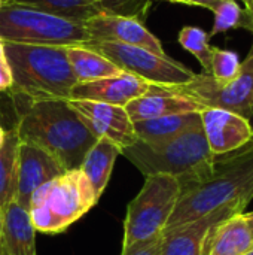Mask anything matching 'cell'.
Returning <instances> with one entry per match:
<instances>
[{
    "label": "cell",
    "mask_w": 253,
    "mask_h": 255,
    "mask_svg": "<svg viewBox=\"0 0 253 255\" xmlns=\"http://www.w3.org/2000/svg\"><path fill=\"white\" fill-rule=\"evenodd\" d=\"M237 1H242L243 7L248 9L251 13H253V0H237Z\"/></svg>",
    "instance_id": "f546056e"
},
{
    "label": "cell",
    "mask_w": 253,
    "mask_h": 255,
    "mask_svg": "<svg viewBox=\"0 0 253 255\" xmlns=\"http://www.w3.org/2000/svg\"><path fill=\"white\" fill-rule=\"evenodd\" d=\"M12 70V96L27 100H69L78 84L63 46L4 42Z\"/></svg>",
    "instance_id": "3957f363"
},
{
    "label": "cell",
    "mask_w": 253,
    "mask_h": 255,
    "mask_svg": "<svg viewBox=\"0 0 253 255\" xmlns=\"http://www.w3.org/2000/svg\"><path fill=\"white\" fill-rule=\"evenodd\" d=\"M249 55L253 58V45H252V48H251V51H249Z\"/></svg>",
    "instance_id": "836d02e7"
},
{
    "label": "cell",
    "mask_w": 253,
    "mask_h": 255,
    "mask_svg": "<svg viewBox=\"0 0 253 255\" xmlns=\"http://www.w3.org/2000/svg\"><path fill=\"white\" fill-rule=\"evenodd\" d=\"M253 250V218L246 212L216 221L207 232L201 255H246Z\"/></svg>",
    "instance_id": "9a60e30c"
},
{
    "label": "cell",
    "mask_w": 253,
    "mask_h": 255,
    "mask_svg": "<svg viewBox=\"0 0 253 255\" xmlns=\"http://www.w3.org/2000/svg\"><path fill=\"white\" fill-rule=\"evenodd\" d=\"M163 1H171V3H180V0H163Z\"/></svg>",
    "instance_id": "d6a6232c"
},
{
    "label": "cell",
    "mask_w": 253,
    "mask_h": 255,
    "mask_svg": "<svg viewBox=\"0 0 253 255\" xmlns=\"http://www.w3.org/2000/svg\"><path fill=\"white\" fill-rule=\"evenodd\" d=\"M67 102L95 139H107L121 149L137 140L133 121L125 108L89 100Z\"/></svg>",
    "instance_id": "30bf717a"
},
{
    "label": "cell",
    "mask_w": 253,
    "mask_h": 255,
    "mask_svg": "<svg viewBox=\"0 0 253 255\" xmlns=\"http://www.w3.org/2000/svg\"><path fill=\"white\" fill-rule=\"evenodd\" d=\"M3 4H4V0H0V7H1Z\"/></svg>",
    "instance_id": "e575fe53"
},
{
    "label": "cell",
    "mask_w": 253,
    "mask_h": 255,
    "mask_svg": "<svg viewBox=\"0 0 253 255\" xmlns=\"http://www.w3.org/2000/svg\"><path fill=\"white\" fill-rule=\"evenodd\" d=\"M171 88L203 108L225 109L248 120L253 118V58L249 54L233 81L219 82L209 73H195L189 82Z\"/></svg>",
    "instance_id": "9c48e42d"
},
{
    "label": "cell",
    "mask_w": 253,
    "mask_h": 255,
    "mask_svg": "<svg viewBox=\"0 0 253 255\" xmlns=\"http://www.w3.org/2000/svg\"><path fill=\"white\" fill-rule=\"evenodd\" d=\"M4 3L31 6L79 22H85L98 13L89 0H4Z\"/></svg>",
    "instance_id": "603a6c76"
},
{
    "label": "cell",
    "mask_w": 253,
    "mask_h": 255,
    "mask_svg": "<svg viewBox=\"0 0 253 255\" xmlns=\"http://www.w3.org/2000/svg\"><path fill=\"white\" fill-rule=\"evenodd\" d=\"M0 39L48 46L86 45L91 40L84 22L16 3H4L0 7Z\"/></svg>",
    "instance_id": "8992f818"
},
{
    "label": "cell",
    "mask_w": 253,
    "mask_h": 255,
    "mask_svg": "<svg viewBox=\"0 0 253 255\" xmlns=\"http://www.w3.org/2000/svg\"><path fill=\"white\" fill-rule=\"evenodd\" d=\"M253 200V139L242 148L216 155L207 178L182 187L164 232L192 223L219 209L245 212Z\"/></svg>",
    "instance_id": "6da1fadb"
},
{
    "label": "cell",
    "mask_w": 253,
    "mask_h": 255,
    "mask_svg": "<svg viewBox=\"0 0 253 255\" xmlns=\"http://www.w3.org/2000/svg\"><path fill=\"white\" fill-rule=\"evenodd\" d=\"M85 46L103 54L122 72L136 75L154 85L179 87L195 76V72L169 55H160L140 46L98 40H89Z\"/></svg>",
    "instance_id": "ba28073f"
},
{
    "label": "cell",
    "mask_w": 253,
    "mask_h": 255,
    "mask_svg": "<svg viewBox=\"0 0 253 255\" xmlns=\"http://www.w3.org/2000/svg\"><path fill=\"white\" fill-rule=\"evenodd\" d=\"M121 154L122 149L118 145L112 143L107 139H97L79 166L98 200L110 181L115 161Z\"/></svg>",
    "instance_id": "d6986e66"
},
{
    "label": "cell",
    "mask_w": 253,
    "mask_h": 255,
    "mask_svg": "<svg viewBox=\"0 0 253 255\" xmlns=\"http://www.w3.org/2000/svg\"><path fill=\"white\" fill-rule=\"evenodd\" d=\"M66 57L72 66V70L79 82H89L101 78L116 76L122 70L109 58L98 51L85 45H69L63 46Z\"/></svg>",
    "instance_id": "ffe728a7"
},
{
    "label": "cell",
    "mask_w": 253,
    "mask_h": 255,
    "mask_svg": "<svg viewBox=\"0 0 253 255\" xmlns=\"http://www.w3.org/2000/svg\"><path fill=\"white\" fill-rule=\"evenodd\" d=\"M19 137L12 128L7 131L3 146L0 148V209L4 211L13 202L16 188V166Z\"/></svg>",
    "instance_id": "7402d4cb"
},
{
    "label": "cell",
    "mask_w": 253,
    "mask_h": 255,
    "mask_svg": "<svg viewBox=\"0 0 253 255\" xmlns=\"http://www.w3.org/2000/svg\"><path fill=\"white\" fill-rule=\"evenodd\" d=\"M242 67V61L239 55L228 49L212 48V61H210V73L219 82H228L239 76Z\"/></svg>",
    "instance_id": "484cf974"
},
{
    "label": "cell",
    "mask_w": 253,
    "mask_h": 255,
    "mask_svg": "<svg viewBox=\"0 0 253 255\" xmlns=\"http://www.w3.org/2000/svg\"><path fill=\"white\" fill-rule=\"evenodd\" d=\"M221 1V0H180V3L183 4H191V6H201V7H207V9H213V6Z\"/></svg>",
    "instance_id": "f1b7e54d"
},
{
    "label": "cell",
    "mask_w": 253,
    "mask_h": 255,
    "mask_svg": "<svg viewBox=\"0 0 253 255\" xmlns=\"http://www.w3.org/2000/svg\"><path fill=\"white\" fill-rule=\"evenodd\" d=\"M234 214L237 212L230 209H219L192 223L163 232V245L160 255H201L204 238L209 229L216 221Z\"/></svg>",
    "instance_id": "e0dca14e"
},
{
    "label": "cell",
    "mask_w": 253,
    "mask_h": 255,
    "mask_svg": "<svg viewBox=\"0 0 253 255\" xmlns=\"http://www.w3.org/2000/svg\"><path fill=\"white\" fill-rule=\"evenodd\" d=\"M98 199L81 169L66 170L37 188L30 200V218L36 232L58 235L88 214Z\"/></svg>",
    "instance_id": "5b68a950"
},
{
    "label": "cell",
    "mask_w": 253,
    "mask_h": 255,
    "mask_svg": "<svg viewBox=\"0 0 253 255\" xmlns=\"http://www.w3.org/2000/svg\"><path fill=\"white\" fill-rule=\"evenodd\" d=\"M12 70L7 61L6 49H4V42L0 39V93L10 91L12 90Z\"/></svg>",
    "instance_id": "83f0119b"
},
{
    "label": "cell",
    "mask_w": 253,
    "mask_h": 255,
    "mask_svg": "<svg viewBox=\"0 0 253 255\" xmlns=\"http://www.w3.org/2000/svg\"><path fill=\"white\" fill-rule=\"evenodd\" d=\"M151 85L136 75L122 72L116 76L76 84L69 100H89L125 108L131 100L146 94Z\"/></svg>",
    "instance_id": "5bb4252c"
},
{
    "label": "cell",
    "mask_w": 253,
    "mask_h": 255,
    "mask_svg": "<svg viewBox=\"0 0 253 255\" xmlns=\"http://www.w3.org/2000/svg\"><path fill=\"white\" fill-rule=\"evenodd\" d=\"M36 233L30 212L12 202L3 211L0 255H37Z\"/></svg>",
    "instance_id": "ac0fdd59"
},
{
    "label": "cell",
    "mask_w": 253,
    "mask_h": 255,
    "mask_svg": "<svg viewBox=\"0 0 253 255\" xmlns=\"http://www.w3.org/2000/svg\"><path fill=\"white\" fill-rule=\"evenodd\" d=\"M246 255H253V250H251V251H249Z\"/></svg>",
    "instance_id": "d590c367"
},
{
    "label": "cell",
    "mask_w": 253,
    "mask_h": 255,
    "mask_svg": "<svg viewBox=\"0 0 253 255\" xmlns=\"http://www.w3.org/2000/svg\"><path fill=\"white\" fill-rule=\"evenodd\" d=\"M13 130L21 142L34 145L54 157L64 170L79 169L95 137L67 100H27L16 96Z\"/></svg>",
    "instance_id": "7a4b0ae2"
},
{
    "label": "cell",
    "mask_w": 253,
    "mask_h": 255,
    "mask_svg": "<svg viewBox=\"0 0 253 255\" xmlns=\"http://www.w3.org/2000/svg\"><path fill=\"white\" fill-rule=\"evenodd\" d=\"M204 108L192 99L177 93L171 87L151 85L149 91L134 100H131L125 111L133 123L161 118L177 114L201 112Z\"/></svg>",
    "instance_id": "2e32d148"
},
{
    "label": "cell",
    "mask_w": 253,
    "mask_h": 255,
    "mask_svg": "<svg viewBox=\"0 0 253 255\" xmlns=\"http://www.w3.org/2000/svg\"><path fill=\"white\" fill-rule=\"evenodd\" d=\"M251 215H252V218H253V212H251Z\"/></svg>",
    "instance_id": "8d00e7d4"
},
{
    "label": "cell",
    "mask_w": 253,
    "mask_h": 255,
    "mask_svg": "<svg viewBox=\"0 0 253 255\" xmlns=\"http://www.w3.org/2000/svg\"><path fill=\"white\" fill-rule=\"evenodd\" d=\"M198 124H201L200 112L177 114L133 123L137 140L145 143H157L173 139Z\"/></svg>",
    "instance_id": "44dd1931"
},
{
    "label": "cell",
    "mask_w": 253,
    "mask_h": 255,
    "mask_svg": "<svg viewBox=\"0 0 253 255\" xmlns=\"http://www.w3.org/2000/svg\"><path fill=\"white\" fill-rule=\"evenodd\" d=\"M64 172L66 170L63 166L48 152L34 145L21 142L18 148L16 188L13 202L28 211L33 193Z\"/></svg>",
    "instance_id": "7c38bea8"
},
{
    "label": "cell",
    "mask_w": 253,
    "mask_h": 255,
    "mask_svg": "<svg viewBox=\"0 0 253 255\" xmlns=\"http://www.w3.org/2000/svg\"><path fill=\"white\" fill-rule=\"evenodd\" d=\"M212 10L215 13V22L209 33L210 37L237 28H245L253 33V13L245 9L237 0H221Z\"/></svg>",
    "instance_id": "cb8c5ba5"
},
{
    "label": "cell",
    "mask_w": 253,
    "mask_h": 255,
    "mask_svg": "<svg viewBox=\"0 0 253 255\" xmlns=\"http://www.w3.org/2000/svg\"><path fill=\"white\" fill-rule=\"evenodd\" d=\"M6 134H7V131L0 126V148L3 146V143H4V139H6Z\"/></svg>",
    "instance_id": "4dcf8cb0"
},
{
    "label": "cell",
    "mask_w": 253,
    "mask_h": 255,
    "mask_svg": "<svg viewBox=\"0 0 253 255\" xmlns=\"http://www.w3.org/2000/svg\"><path fill=\"white\" fill-rule=\"evenodd\" d=\"M91 40L116 42L140 46L160 55H167L161 40L143 24L140 18L112 13H97L84 22Z\"/></svg>",
    "instance_id": "8fae6325"
},
{
    "label": "cell",
    "mask_w": 253,
    "mask_h": 255,
    "mask_svg": "<svg viewBox=\"0 0 253 255\" xmlns=\"http://www.w3.org/2000/svg\"><path fill=\"white\" fill-rule=\"evenodd\" d=\"M121 155L145 176H173L182 187L207 178L215 161L201 124L164 142L145 143L136 140L133 145L124 148Z\"/></svg>",
    "instance_id": "277c9868"
},
{
    "label": "cell",
    "mask_w": 253,
    "mask_h": 255,
    "mask_svg": "<svg viewBox=\"0 0 253 255\" xmlns=\"http://www.w3.org/2000/svg\"><path fill=\"white\" fill-rule=\"evenodd\" d=\"M200 118L209 149L215 157L233 152L253 139L251 120L236 112L204 108L200 112Z\"/></svg>",
    "instance_id": "4fadbf2b"
},
{
    "label": "cell",
    "mask_w": 253,
    "mask_h": 255,
    "mask_svg": "<svg viewBox=\"0 0 253 255\" xmlns=\"http://www.w3.org/2000/svg\"><path fill=\"white\" fill-rule=\"evenodd\" d=\"M182 193L180 182L167 175L145 176L139 194L128 203L122 248L163 235Z\"/></svg>",
    "instance_id": "52a82bcc"
},
{
    "label": "cell",
    "mask_w": 253,
    "mask_h": 255,
    "mask_svg": "<svg viewBox=\"0 0 253 255\" xmlns=\"http://www.w3.org/2000/svg\"><path fill=\"white\" fill-rule=\"evenodd\" d=\"M98 13L143 18L151 6V0H89Z\"/></svg>",
    "instance_id": "4316f807"
},
{
    "label": "cell",
    "mask_w": 253,
    "mask_h": 255,
    "mask_svg": "<svg viewBox=\"0 0 253 255\" xmlns=\"http://www.w3.org/2000/svg\"><path fill=\"white\" fill-rule=\"evenodd\" d=\"M1 230H3V211L0 209V244H1Z\"/></svg>",
    "instance_id": "1f68e13d"
},
{
    "label": "cell",
    "mask_w": 253,
    "mask_h": 255,
    "mask_svg": "<svg viewBox=\"0 0 253 255\" xmlns=\"http://www.w3.org/2000/svg\"><path fill=\"white\" fill-rule=\"evenodd\" d=\"M209 33H206L200 27L186 25L179 31L177 40L183 49L191 52L203 67V73H210V61H212V45L209 43Z\"/></svg>",
    "instance_id": "d4e9b609"
}]
</instances>
